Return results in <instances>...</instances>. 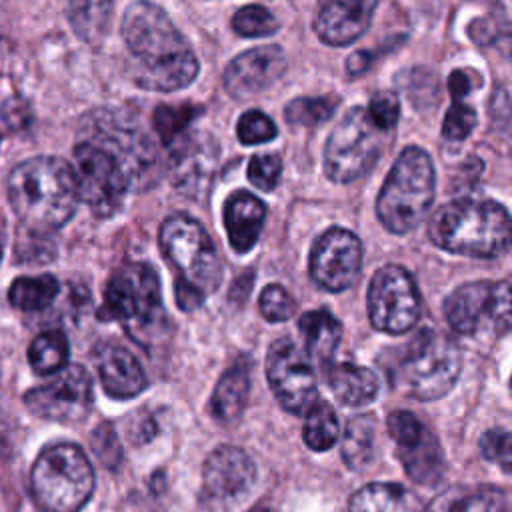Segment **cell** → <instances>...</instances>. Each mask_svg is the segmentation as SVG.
I'll return each mask as SVG.
<instances>
[{
  "label": "cell",
  "instance_id": "1",
  "mask_svg": "<svg viewBox=\"0 0 512 512\" xmlns=\"http://www.w3.org/2000/svg\"><path fill=\"white\" fill-rule=\"evenodd\" d=\"M122 38L138 86L174 92L196 80L200 66L194 50L158 4L134 0L122 18Z\"/></svg>",
  "mask_w": 512,
  "mask_h": 512
},
{
  "label": "cell",
  "instance_id": "2",
  "mask_svg": "<svg viewBox=\"0 0 512 512\" xmlns=\"http://www.w3.org/2000/svg\"><path fill=\"white\" fill-rule=\"evenodd\" d=\"M6 190L20 224L38 236L62 228L80 202L72 166L56 156H34L16 164Z\"/></svg>",
  "mask_w": 512,
  "mask_h": 512
},
{
  "label": "cell",
  "instance_id": "3",
  "mask_svg": "<svg viewBox=\"0 0 512 512\" xmlns=\"http://www.w3.org/2000/svg\"><path fill=\"white\" fill-rule=\"evenodd\" d=\"M162 254L176 270L174 294L182 310H196L222 280V258L206 228L188 214L168 216L158 234Z\"/></svg>",
  "mask_w": 512,
  "mask_h": 512
},
{
  "label": "cell",
  "instance_id": "4",
  "mask_svg": "<svg viewBox=\"0 0 512 512\" xmlns=\"http://www.w3.org/2000/svg\"><path fill=\"white\" fill-rule=\"evenodd\" d=\"M428 236L452 254L496 258L508 250L510 216L494 200H454L432 214Z\"/></svg>",
  "mask_w": 512,
  "mask_h": 512
},
{
  "label": "cell",
  "instance_id": "5",
  "mask_svg": "<svg viewBox=\"0 0 512 512\" xmlns=\"http://www.w3.org/2000/svg\"><path fill=\"white\" fill-rule=\"evenodd\" d=\"M434 188L436 172L428 152L418 146L404 148L380 188L378 220L392 234L412 232L428 216Z\"/></svg>",
  "mask_w": 512,
  "mask_h": 512
},
{
  "label": "cell",
  "instance_id": "6",
  "mask_svg": "<svg viewBox=\"0 0 512 512\" xmlns=\"http://www.w3.org/2000/svg\"><path fill=\"white\" fill-rule=\"evenodd\" d=\"M460 364L454 340L426 328L400 348L390 372L400 392L426 402L444 396L454 386Z\"/></svg>",
  "mask_w": 512,
  "mask_h": 512
},
{
  "label": "cell",
  "instance_id": "7",
  "mask_svg": "<svg viewBox=\"0 0 512 512\" xmlns=\"http://www.w3.org/2000/svg\"><path fill=\"white\" fill-rule=\"evenodd\" d=\"M72 156L78 198L96 216H112L122 206L126 192L136 184L126 154L114 140L94 132L74 146Z\"/></svg>",
  "mask_w": 512,
  "mask_h": 512
},
{
  "label": "cell",
  "instance_id": "8",
  "mask_svg": "<svg viewBox=\"0 0 512 512\" xmlns=\"http://www.w3.org/2000/svg\"><path fill=\"white\" fill-rule=\"evenodd\" d=\"M30 488L42 512H80L94 490V470L76 444L48 446L30 472Z\"/></svg>",
  "mask_w": 512,
  "mask_h": 512
},
{
  "label": "cell",
  "instance_id": "9",
  "mask_svg": "<svg viewBox=\"0 0 512 512\" xmlns=\"http://www.w3.org/2000/svg\"><path fill=\"white\" fill-rule=\"evenodd\" d=\"M98 316L122 322L134 338L156 328L164 320L156 270L146 262H132L116 270L106 284Z\"/></svg>",
  "mask_w": 512,
  "mask_h": 512
},
{
  "label": "cell",
  "instance_id": "10",
  "mask_svg": "<svg viewBox=\"0 0 512 512\" xmlns=\"http://www.w3.org/2000/svg\"><path fill=\"white\" fill-rule=\"evenodd\" d=\"M386 132L368 116L366 108L348 110L330 132L324 146V172L332 182H354L370 172L382 154Z\"/></svg>",
  "mask_w": 512,
  "mask_h": 512
},
{
  "label": "cell",
  "instance_id": "11",
  "mask_svg": "<svg viewBox=\"0 0 512 512\" xmlns=\"http://www.w3.org/2000/svg\"><path fill=\"white\" fill-rule=\"evenodd\" d=\"M444 316L448 324L466 336H476L490 328L502 334L510 326V284L500 282H468L458 286L444 300Z\"/></svg>",
  "mask_w": 512,
  "mask_h": 512
},
{
  "label": "cell",
  "instance_id": "12",
  "mask_svg": "<svg viewBox=\"0 0 512 512\" xmlns=\"http://www.w3.org/2000/svg\"><path fill=\"white\" fill-rule=\"evenodd\" d=\"M422 312V300L412 274L388 264L374 272L368 288V316L376 330L402 334L416 326Z\"/></svg>",
  "mask_w": 512,
  "mask_h": 512
},
{
  "label": "cell",
  "instance_id": "13",
  "mask_svg": "<svg viewBox=\"0 0 512 512\" xmlns=\"http://www.w3.org/2000/svg\"><path fill=\"white\" fill-rule=\"evenodd\" d=\"M266 378L280 404L304 414L316 400V372L310 354L292 338H278L266 354Z\"/></svg>",
  "mask_w": 512,
  "mask_h": 512
},
{
  "label": "cell",
  "instance_id": "14",
  "mask_svg": "<svg viewBox=\"0 0 512 512\" xmlns=\"http://www.w3.org/2000/svg\"><path fill=\"white\" fill-rule=\"evenodd\" d=\"M24 404L46 420L80 422L92 408V378L78 364L64 366L56 372V378L28 390Z\"/></svg>",
  "mask_w": 512,
  "mask_h": 512
},
{
  "label": "cell",
  "instance_id": "15",
  "mask_svg": "<svg viewBox=\"0 0 512 512\" xmlns=\"http://www.w3.org/2000/svg\"><path fill=\"white\" fill-rule=\"evenodd\" d=\"M388 432L396 444L406 474L418 484H434L444 472V456L432 430L412 412L396 410L388 418Z\"/></svg>",
  "mask_w": 512,
  "mask_h": 512
},
{
  "label": "cell",
  "instance_id": "16",
  "mask_svg": "<svg viewBox=\"0 0 512 512\" xmlns=\"http://www.w3.org/2000/svg\"><path fill=\"white\" fill-rule=\"evenodd\" d=\"M362 242L346 228H328L310 250V276L328 290L342 292L350 288L362 270Z\"/></svg>",
  "mask_w": 512,
  "mask_h": 512
},
{
  "label": "cell",
  "instance_id": "17",
  "mask_svg": "<svg viewBox=\"0 0 512 512\" xmlns=\"http://www.w3.org/2000/svg\"><path fill=\"white\" fill-rule=\"evenodd\" d=\"M286 54L276 44L254 46L238 54L224 70V88L236 100L252 98L282 78Z\"/></svg>",
  "mask_w": 512,
  "mask_h": 512
},
{
  "label": "cell",
  "instance_id": "18",
  "mask_svg": "<svg viewBox=\"0 0 512 512\" xmlns=\"http://www.w3.org/2000/svg\"><path fill=\"white\" fill-rule=\"evenodd\" d=\"M378 0H318L314 30L330 46H348L370 26Z\"/></svg>",
  "mask_w": 512,
  "mask_h": 512
},
{
  "label": "cell",
  "instance_id": "19",
  "mask_svg": "<svg viewBox=\"0 0 512 512\" xmlns=\"http://www.w3.org/2000/svg\"><path fill=\"white\" fill-rule=\"evenodd\" d=\"M256 480L252 458L236 446H218L212 450L202 468V482L214 498H236L246 494Z\"/></svg>",
  "mask_w": 512,
  "mask_h": 512
},
{
  "label": "cell",
  "instance_id": "20",
  "mask_svg": "<svg viewBox=\"0 0 512 512\" xmlns=\"http://www.w3.org/2000/svg\"><path fill=\"white\" fill-rule=\"evenodd\" d=\"M218 160V148L210 136H190L172 152L170 176L174 188L200 196L210 188Z\"/></svg>",
  "mask_w": 512,
  "mask_h": 512
},
{
  "label": "cell",
  "instance_id": "21",
  "mask_svg": "<svg viewBox=\"0 0 512 512\" xmlns=\"http://www.w3.org/2000/svg\"><path fill=\"white\" fill-rule=\"evenodd\" d=\"M92 360L96 364L100 382L112 398H132L146 388V376L132 352L118 344H98Z\"/></svg>",
  "mask_w": 512,
  "mask_h": 512
},
{
  "label": "cell",
  "instance_id": "22",
  "mask_svg": "<svg viewBox=\"0 0 512 512\" xmlns=\"http://www.w3.org/2000/svg\"><path fill=\"white\" fill-rule=\"evenodd\" d=\"M266 222V204L248 190H236L224 204V226L230 246L244 254L260 238Z\"/></svg>",
  "mask_w": 512,
  "mask_h": 512
},
{
  "label": "cell",
  "instance_id": "23",
  "mask_svg": "<svg viewBox=\"0 0 512 512\" xmlns=\"http://www.w3.org/2000/svg\"><path fill=\"white\" fill-rule=\"evenodd\" d=\"M422 512H508L506 492L498 486H454L438 494Z\"/></svg>",
  "mask_w": 512,
  "mask_h": 512
},
{
  "label": "cell",
  "instance_id": "24",
  "mask_svg": "<svg viewBox=\"0 0 512 512\" xmlns=\"http://www.w3.org/2000/svg\"><path fill=\"white\" fill-rule=\"evenodd\" d=\"M328 384L334 396L346 406H364L378 394V376L374 370L350 362H342L330 368Z\"/></svg>",
  "mask_w": 512,
  "mask_h": 512
},
{
  "label": "cell",
  "instance_id": "25",
  "mask_svg": "<svg viewBox=\"0 0 512 512\" xmlns=\"http://www.w3.org/2000/svg\"><path fill=\"white\" fill-rule=\"evenodd\" d=\"M250 394V378L248 370L242 366H234L224 372L212 392L210 412L218 422L230 424L240 418L246 408Z\"/></svg>",
  "mask_w": 512,
  "mask_h": 512
},
{
  "label": "cell",
  "instance_id": "26",
  "mask_svg": "<svg viewBox=\"0 0 512 512\" xmlns=\"http://www.w3.org/2000/svg\"><path fill=\"white\" fill-rule=\"evenodd\" d=\"M350 512H418V500L400 484L374 482L352 494Z\"/></svg>",
  "mask_w": 512,
  "mask_h": 512
},
{
  "label": "cell",
  "instance_id": "27",
  "mask_svg": "<svg viewBox=\"0 0 512 512\" xmlns=\"http://www.w3.org/2000/svg\"><path fill=\"white\" fill-rule=\"evenodd\" d=\"M378 422L372 414H358L348 420L342 436V458L350 470H364L376 456Z\"/></svg>",
  "mask_w": 512,
  "mask_h": 512
},
{
  "label": "cell",
  "instance_id": "28",
  "mask_svg": "<svg viewBox=\"0 0 512 512\" xmlns=\"http://www.w3.org/2000/svg\"><path fill=\"white\" fill-rule=\"evenodd\" d=\"M298 328L306 342L304 350L318 362L328 360L340 344L342 326L328 310H310L302 314Z\"/></svg>",
  "mask_w": 512,
  "mask_h": 512
},
{
  "label": "cell",
  "instance_id": "29",
  "mask_svg": "<svg viewBox=\"0 0 512 512\" xmlns=\"http://www.w3.org/2000/svg\"><path fill=\"white\" fill-rule=\"evenodd\" d=\"M66 14L74 34L88 44H96L108 30L112 0H68Z\"/></svg>",
  "mask_w": 512,
  "mask_h": 512
},
{
  "label": "cell",
  "instance_id": "30",
  "mask_svg": "<svg viewBox=\"0 0 512 512\" xmlns=\"http://www.w3.org/2000/svg\"><path fill=\"white\" fill-rule=\"evenodd\" d=\"M58 280L52 274L20 276L8 288V300L14 308L24 312H38L48 308L58 296Z\"/></svg>",
  "mask_w": 512,
  "mask_h": 512
},
{
  "label": "cell",
  "instance_id": "31",
  "mask_svg": "<svg viewBox=\"0 0 512 512\" xmlns=\"http://www.w3.org/2000/svg\"><path fill=\"white\" fill-rule=\"evenodd\" d=\"M338 418L334 408L326 400H314L306 410V420L302 428V438L308 448L316 452L330 450L338 440Z\"/></svg>",
  "mask_w": 512,
  "mask_h": 512
},
{
  "label": "cell",
  "instance_id": "32",
  "mask_svg": "<svg viewBox=\"0 0 512 512\" xmlns=\"http://www.w3.org/2000/svg\"><path fill=\"white\" fill-rule=\"evenodd\" d=\"M68 340L60 330L38 334L28 348V362L36 374H54L68 362Z\"/></svg>",
  "mask_w": 512,
  "mask_h": 512
},
{
  "label": "cell",
  "instance_id": "33",
  "mask_svg": "<svg viewBox=\"0 0 512 512\" xmlns=\"http://www.w3.org/2000/svg\"><path fill=\"white\" fill-rule=\"evenodd\" d=\"M338 98L320 96V98H294L286 108L284 116L290 124L298 126H316L330 120L336 112Z\"/></svg>",
  "mask_w": 512,
  "mask_h": 512
},
{
  "label": "cell",
  "instance_id": "34",
  "mask_svg": "<svg viewBox=\"0 0 512 512\" xmlns=\"http://www.w3.org/2000/svg\"><path fill=\"white\" fill-rule=\"evenodd\" d=\"M232 28L244 38H264L278 30L276 16L258 4H248L236 10L232 16Z\"/></svg>",
  "mask_w": 512,
  "mask_h": 512
},
{
  "label": "cell",
  "instance_id": "35",
  "mask_svg": "<svg viewBox=\"0 0 512 512\" xmlns=\"http://www.w3.org/2000/svg\"><path fill=\"white\" fill-rule=\"evenodd\" d=\"M236 134L238 140L246 146L252 144H262V142H270L276 138L278 128L276 124L270 120V116H266L260 110H246L236 124Z\"/></svg>",
  "mask_w": 512,
  "mask_h": 512
},
{
  "label": "cell",
  "instance_id": "36",
  "mask_svg": "<svg viewBox=\"0 0 512 512\" xmlns=\"http://www.w3.org/2000/svg\"><path fill=\"white\" fill-rule=\"evenodd\" d=\"M196 110L192 106H158L154 110V128L164 144H170L194 118Z\"/></svg>",
  "mask_w": 512,
  "mask_h": 512
},
{
  "label": "cell",
  "instance_id": "37",
  "mask_svg": "<svg viewBox=\"0 0 512 512\" xmlns=\"http://www.w3.org/2000/svg\"><path fill=\"white\" fill-rule=\"evenodd\" d=\"M476 110L468 106L462 100H452V106L448 108L444 122H442V136L446 140L460 142L470 136V132L476 128Z\"/></svg>",
  "mask_w": 512,
  "mask_h": 512
},
{
  "label": "cell",
  "instance_id": "38",
  "mask_svg": "<svg viewBox=\"0 0 512 512\" xmlns=\"http://www.w3.org/2000/svg\"><path fill=\"white\" fill-rule=\"evenodd\" d=\"M282 176V158L278 154H256L248 162V180L264 190L270 192L276 188L278 180Z\"/></svg>",
  "mask_w": 512,
  "mask_h": 512
},
{
  "label": "cell",
  "instance_id": "39",
  "mask_svg": "<svg viewBox=\"0 0 512 512\" xmlns=\"http://www.w3.org/2000/svg\"><path fill=\"white\" fill-rule=\"evenodd\" d=\"M260 312L268 322H284L296 312V302L280 284H268L260 292Z\"/></svg>",
  "mask_w": 512,
  "mask_h": 512
},
{
  "label": "cell",
  "instance_id": "40",
  "mask_svg": "<svg viewBox=\"0 0 512 512\" xmlns=\"http://www.w3.org/2000/svg\"><path fill=\"white\" fill-rule=\"evenodd\" d=\"M370 120L384 132L392 130L400 118V100L394 92L390 90H382L376 92L366 108Z\"/></svg>",
  "mask_w": 512,
  "mask_h": 512
},
{
  "label": "cell",
  "instance_id": "41",
  "mask_svg": "<svg viewBox=\"0 0 512 512\" xmlns=\"http://www.w3.org/2000/svg\"><path fill=\"white\" fill-rule=\"evenodd\" d=\"M92 450L104 466L116 468L120 464L122 448H120V442H118V436H116L114 428L108 422H102L92 432Z\"/></svg>",
  "mask_w": 512,
  "mask_h": 512
},
{
  "label": "cell",
  "instance_id": "42",
  "mask_svg": "<svg viewBox=\"0 0 512 512\" xmlns=\"http://www.w3.org/2000/svg\"><path fill=\"white\" fill-rule=\"evenodd\" d=\"M480 452L484 458L498 462L506 472L510 468V434L504 428L488 430L480 440Z\"/></svg>",
  "mask_w": 512,
  "mask_h": 512
},
{
  "label": "cell",
  "instance_id": "43",
  "mask_svg": "<svg viewBox=\"0 0 512 512\" xmlns=\"http://www.w3.org/2000/svg\"><path fill=\"white\" fill-rule=\"evenodd\" d=\"M474 74L472 70H460L456 68L450 78H448V88H450V94H452V100H462L466 94L472 92L474 88Z\"/></svg>",
  "mask_w": 512,
  "mask_h": 512
},
{
  "label": "cell",
  "instance_id": "44",
  "mask_svg": "<svg viewBox=\"0 0 512 512\" xmlns=\"http://www.w3.org/2000/svg\"><path fill=\"white\" fill-rule=\"evenodd\" d=\"M366 68H368V52H364V50L354 52V54L350 56V60H348V72H350V74H360V72H364Z\"/></svg>",
  "mask_w": 512,
  "mask_h": 512
},
{
  "label": "cell",
  "instance_id": "45",
  "mask_svg": "<svg viewBox=\"0 0 512 512\" xmlns=\"http://www.w3.org/2000/svg\"><path fill=\"white\" fill-rule=\"evenodd\" d=\"M8 450V418L4 408L0 406V456Z\"/></svg>",
  "mask_w": 512,
  "mask_h": 512
},
{
  "label": "cell",
  "instance_id": "46",
  "mask_svg": "<svg viewBox=\"0 0 512 512\" xmlns=\"http://www.w3.org/2000/svg\"><path fill=\"white\" fill-rule=\"evenodd\" d=\"M2 244H4V234H2V228H0V254H2Z\"/></svg>",
  "mask_w": 512,
  "mask_h": 512
}]
</instances>
